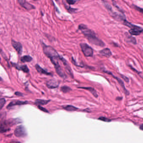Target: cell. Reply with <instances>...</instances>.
<instances>
[{
    "label": "cell",
    "instance_id": "cell-1",
    "mask_svg": "<svg viewBox=\"0 0 143 143\" xmlns=\"http://www.w3.org/2000/svg\"><path fill=\"white\" fill-rule=\"evenodd\" d=\"M78 29L87 39L89 43L98 46H105V44L103 42L97 37L94 32L88 28L86 25L81 24L78 26Z\"/></svg>",
    "mask_w": 143,
    "mask_h": 143
},
{
    "label": "cell",
    "instance_id": "cell-2",
    "mask_svg": "<svg viewBox=\"0 0 143 143\" xmlns=\"http://www.w3.org/2000/svg\"><path fill=\"white\" fill-rule=\"evenodd\" d=\"M42 46L44 54L50 59L60 57V56L58 54L57 51L52 47L46 45L43 43H42Z\"/></svg>",
    "mask_w": 143,
    "mask_h": 143
},
{
    "label": "cell",
    "instance_id": "cell-3",
    "mask_svg": "<svg viewBox=\"0 0 143 143\" xmlns=\"http://www.w3.org/2000/svg\"><path fill=\"white\" fill-rule=\"evenodd\" d=\"M20 120L17 118H11L5 120L0 124V133H3L9 131L10 129H8V127H11L13 125L20 123Z\"/></svg>",
    "mask_w": 143,
    "mask_h": 143
},
{
    "label": "cell",
    "instance_id": "cell-4",
    "mask_svg": "<svg viewBox=\"0 0 143 143\" xmlns=\"http://www.w3.org/2000/svg\"><path fill=\"white\" fill-rule=\"evenodd\" d=\"M80 46L81 51L85 56L89 57L93 56V49L88 45L85 43H81L80 44Z\"/></svg>",
    "mask_w": 143,
    "mask_h": 143
},
{
    "label": "cell",
    "instance_id": "cell-5",
    "mask_svg": "<svg viewBox=\"0 0 143 143\" xmlns=\"http://www.w3.org/2000/svg\"><path fill=\"white\" fill-rule=\"evenodd\" d=\"M14 135L18 138H24L27 136V132L25 127L22 125L18 126L15 129Z\"/></svg>",
    "mask_w": 143,
    "mask_h": 143
},
{
    "label": "cell",
    "instance_id": "cell-6",
    "mask_svg": "<svg viewBox=\"0 0 143 143\" xmlns=\"http://www.w3.org/2000/svg\"><path fill=\"white\" fill-rule=\"evenodd\" d=\"M18 2L21 6L27 11L35 9V7L27 1L26 0H18Z\"/></svg>",
    "mask_w": 143,
    "mask_h": 143
},
{
    "label": "cell",
    "instance_id": "cell-7",
    "mask_svg": "<svg viewBox=\"0 0 143 143\" xmlns=\"http://www.w3.org/2000/svg\"><path fill=\"white\" fill-rule=\"evenodd\" d=\"M11 43L12 46L17 52L18 54L21 55L23 52V47L21 43L18 42H16L13 40H11Z\"/></svg>",
    "mask_w": 143,
    "mask_h": 143
},
{
    "label": "cell",
    "instance_id": "cell-8",
    "mask_svg": "<svg viewBox=\"0 0 143 143\" xmlns=\"http://www.w3.org/2000/svg\"><path fill=\"white\" fill-rule=\"evenodd\" d=\"M60 60H61V61L62 62L63 64H64L66 72H67L73 78V72L72 71V69L71 68L70 66H69V64H68L67 61H66V60L65 59V58H64L61 56H60Z\"/></svg>",
    "mask_w": 143,
    "mask_h": 143
},
{
    "label": "cell",
    "instance_id": "cell-9",
    "mask_svg": "<svg viewBox=\"0 0 143 143\" xmlns=\"http://www.w3.org/2000/svg\"><path fill=\"white\" fill-rule=\"evenodd\" d=\"M54 66L55 69L56 70V72L57 73V74L59 75V76L61 77L62 78H66V74H65V73H64V72L61 66V65H60V64H57Z\"/></svg>",
    "mask_w": 143,
    "mask_h": 143
},
{
    "label": "cell",
    "instance_id": "cell-10",
    "mask_svg": "<svg viewBox=\"0 0 143 143\" xmlns=\"http://www.w3.org/2000/svg\"><path fill=\"white\" fill-rule=\"evenodd\" d=\"M59 82L55 79H50L46 83L47 86L49 89H55L58 87Z\"/></svg>",
    "mask_w": 143,
    "mask_h": 143
},
{
    "label": "cell",
    "instance_id": "cell-11",
    "mask_svg": "<svg viewBox=\"0 0 143 143\" xmlns=\"http://www.w3.org/2000/svg\"><path fill=\"white\" fill-rule=\"evenodd\" d=\"M143 30L140 27H138L135 25L134 27L131 28L129 32L132 35H140V34L143 32Z\"/></svg>",
    "mask_w": 143,
    "mask_h": 143
},
{
    "label": "cell",
    "instance_id": "cell-12",
    "mask_svg": "<svg viewBox=\"0 0 143 143\" xmlns=\"http://www.w3.org/2000/svg\"><path fill=\"white\" fill-rule=\"evenodd\" d=\"M27 104H28V102L27 101L19 100L12 101L8 105V106L6 107V108L10 109L11 107H13V106H16V105H26Z\"/></svg>",
    "mask_w": 143,
    "mask_h": 143
},
{
    "label": "cell",
    "instance_id": "cell-13",
    "mask_svg": "<svg viewBox=\"0 0 143 143\" xmlns=\"http://www.w3.org/2000/svg\"><path fill=\"white\" fill-rule=\"evenodd\" d=\"M13 66L18 70L21 71L25 73H28L29 72V69L27 65H18L16 64H13Z\"/></svg>",
    "mask_w": 143,
    "mask_h": 143
},
{
    "label": "cell",
    "instance_id": "cell-14",
    "mask_svg": "<svg viewBox=\"0 0 143 143\" xmlns=\"http://www.w3.org/2000/svg\"><path fill=\"white\" fill-rule=\"evenodd\" d=\"M35 67L36 68V70L37 72L41 74H45V75H52L51 73H49L47 71L45 70V69L41 68V67L38 64H36L35 66Z\"/></svg>",
    "mask_w": 143,
    "mask_h": 143
},
{
    "label": "cell",
    "instance_id": "cell-15",
    "mask_svg": "<svg viewBox=\"0 0 143 143\" xmlns=\"http://www.w3.org/2000/svg\"><path fill=\"white\" fill-rule=\"evenodd\" d=\"M99 53H100L102 56L107 57V58H109L112 55L111 51L108 48H105V49H103L102 50H101L99 52Z\"/></svg>",
    "mask_w": 143,
    "mask_h": 143
},
{
    "label": "cell",
    "instance_id": "cell-16",
    "mask_svg": "<svg viewBox=\"0 0 143 143\" xmlns=\"http://www.w3.org/2000/svg\"><path fill=\"white\" fill-rule=\"evenodd\" d=\"M109 74H111L112 75H113V76L114 78L116 79L117 80V81H118V83H119L121 86H122V87L123 88V90L124 91L125 93H126V95H129V91H128L127 90H126V88L125 87L124 84L123 83V81L121 80L120 79V78H118V77H115L114 75H113V74L110 73H108Z\"/></svg>",
    "mask_w": 143,
    "mask_h": 143
},
{
    "label": "cell",
    "instance_id": "cell-17",
    "mask_svg": "<svg viewBox=\"0 0 143 143\" xmlns=\"http://www.w3.org/2000/svg\"><path fill=\"white\" fill-rule=\"evenodd\" d=\"M50 100L37 99L35 101V104L37 105H47L50 102Z\"/></svg>",
    "mask_w": 143,
    "mask_h": 143
},
{
    "label": "cell",
    "instance_id": "cell-18",
    "mask_svg": "<svg viewBox=\"0 0 143 143\" xmlns=\"http://www.w3.org/2000/svg\"><path fill=\"white\" fill-rule=\"evenodd\" d=\"M63 108L65 110L68 111H75L78 110V108L72 105H68L66 106H63Z\"/></svg>",
    "mask_w": 143,
    "mask_h": 143
},
{
    "label": "cell",
    "instance_id": "cell-19",
    "mask_svg": "<svg viewBox=\"0 0 143 143\" xmlns=\"http://www.w3.org/2000/svg\"><path fill=\"white\" fill-rule=\"evenodd\" d=\"M33 58L30 56H24L21 57L20 59L21 62L23 63L30 62Z\"/></svg>",
    "mask_w": 143,
    "mask_h": 143
},
{
    "label": "cell",
    "instance_id": "cell-20",
    "mask_svg": "<svg viewBox=\"0 0 143 143\" xmlns=\"http://www.w3.org/2000/svg\"><path fill=\"white\" fill-rule=\"evenodd\" d=\"M81 89H85L86 90H87L93 94V95L96 98L98 97V94H97V91H96L94 89L91 87H79Z\"/></svg>",
    "mask_w": 143,
    "mask_h": 143
},
{
    "label": "cell",
    "instance_id": "cell-21",
    "mask_svg": "<svg viewBox=\"0 0 143 143\" xmlns=\"http://www.w3.org/2000/svg\"><path fill=\"white\" fill-rule=\"evenodd\" d=\"M61 90L64 93L69 92L71 91H72V89L69 86H64L61 88Z\"/></svg>",
    "mask_w": 143,
    "mask_h": 143
},
{
    "label": "cell",
    "instance_id": "cell-22",
    "mask_svg": "<svg viewBox=\"0 0 143 143\" xmlns=\"http://www.w3.org/2000/svg\"><path fill=\"white\" fill-rule=\"evenodd\" d=\"M127 40V41H129V42L132 43L134 44H136L137 43V41L135 38L131 36H129V37H128Z\"/></svg>",
    "mask_w": 143,
    "mask_h": 143
},
{
    "label": "cell",
    "instance_id": "cell-23",
    "mask_svg": "<svg viewBox=\"0 0 143 143\" xmlns=\"http://www.w3.org/2000/svg\"><path fill=\"white\" fill-rule=\"evenodd\" d=\"M65 7L66 8L67 10H68V11L70 13H74L75 11L77 10V9L76 8H71L70 7L68 6H66V5H65Z\"/></svg>",
    "mask_w": 143,
    "mask_h": 143
},
{
    "label": "cell",
    "instance_id": "cell-24",
    "mask_svg": "<svg viewBox=\"0 0 143 143\" xmlns=\"http://www.w3.org/2000/svg\"><path fill=\"white\" fill-rule=\"evenodd\" d=\"M5 102H6V101H5V100L4 98H1L0 99V110H1L2 108L3 107V106H4V105H5Z\"/></svg>",
    "mask_w": 143,
    "mask_h": 143
},
{
    "label": "cell",
    "instance_id": "cell-25",
    "mask_svg": "<svg viewBox=\"0 0 143 143\" xmlns=\"http://www.w3.org/2000/svg\"><path fill=\"white\" fill-rule=\"evenodd\" d=\"M98 119L100 120V121L106 122H110L111 121V120L109 119V118H106L105 117H101L98 118Z\"/></svg>",
    "mask_w": 143,
    "mask_h": 143
},
{
    "label": "cell",
    "instance_id": "cell-26",
    "mask_svg": "<svg viewBox=\"0 0 143 143\" xmlns=\"http://www.w3.org/2000/svg\"><path fill=\"white\" fill-rule=\"evenodd\" d=\"M66 1L69 5H74L77 2V0H66Z\"/></svg>",
    "mask_w": 143,
    "mask_h": 143
},
{
    "label": "cell",
    "instance_id": "cell-27",
    "mask_svg": "<svg viewBox=\"0 0 143 143\" xmlns=\"http://www.w3.org/2000/svg\"><path fill=\"white\" fill-rule=\"evenodd\" d=\"M37 107H38V108L41 111L45 112V113H49V112L46 109H45V108L42 107V106H41V105H37Z\"/></svg>",
    "mask_w": 143,
    "mask_h": 143
},
{
    "label": "cell",
    "instance_id": "cell-28",
    "mask_svg": "<svg viewBox=\"0 0 143 143\" xmlns=\"http://www.w3.org/2000/svg\"><path fill=\"white\" fill-rule=\"evenodd\" d=\"M121 77H122V78H123V79L125 81H126V82H128V83L129 82V78H128L127 77H126L123 75H121Z\"/></svg>",
    "mask_w": 143,
    "mask_h": 143
},
{
    "label": "cell",
    "instance_id": "cell-29",
    "mask_svg": "<svg viewBox=\"0 0 143 143\" xmlns=\"http://www.w3.org/2000/svg\"><path fill=\"white\" fill-rule=\"evenodd\" d=\"M15 94L16 95L18 96H22L23 94L22 93H21V92H15Z\"/></svg>",
    "mask_w": 143,
    "mask_h": 143
},
{
    "label": "cell",
    "instance_id": "cell-30",
    "mask_svg": "<svg viewBox=\"0 0 143 143\" xmlns=\"http://www.w3.org/2000/svg\"><path fill=\"white\" fill-rule=\"evenodd\" d=\"M139 128H140V129L141 130L143 131V124H142L140 126V127H139Z\"/></svg>",
    "mask_w": 143,
    "mask_h": 143
},
{
    "label": "cell",
    "instance_id": "cell-31",
    "mask_svg": "<svg viewBox=\"0 0 143 143\" xmlns=\"http://www.w3.org/2000/svg\"><path fill=\"white\" fill-rule=\"evenodd\" d=\"M138 10H139V11H142V12H143V9H141V8H138Z\"/></svg>",
    "mask_w": 143,
    "mask_h": 143
},
{
    "label": "cell",
    "instance_id": "cell-32",
    "mask_svg": "<svg viewBox=\"0 0 143 143\" xmlns=\"http://www.w3.org/2000/svg\"><path fill=\"white\" fill-rule=\"evenodd\" d=\"M56 1H58V0H56Z\"/></svg>",
    "mask_w": 143,
    "mask_h": 143
},
{
    "label": "cell",
    "instance_id": "cell-33",
    "mask_svg": "<svg viewBox=\"0 0 143 143\" xmlns=\"http://www.w3.org/2000/svg\"></svg>",
    "mask_w": 143,
    "mask_h": 143
},
{
    "label": "cell",
    "instance_id": "cell-34",
    "mask_svg": "<svg viewBox=\"0 0 143 143\" xmlns=\"http://www.w3.org/2000/svg\"></svg>",
    "mask_w": 143,
    "mask_h": 143
}]
</instances>
